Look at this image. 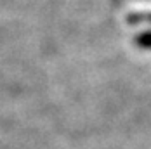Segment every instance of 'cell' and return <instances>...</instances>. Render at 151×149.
<instances>
[{
	"label": "cell",
	"instance_id": "6da1fadb",
	"mask_svg": "<svg viewBox=\"0 0 151 149\" xmlns=\"http://www.w3.org/2000/svg\"><path fill=\"white\" fill-rule=\"evenodd\" d=\"M123 31L139 50L151 52V0H132L120 14Z\"/></svg>",
	"mask_w": 151,
	"mask_h": 149
}]
</instances>
